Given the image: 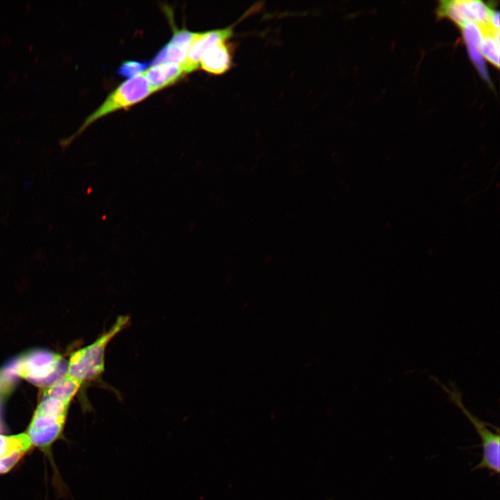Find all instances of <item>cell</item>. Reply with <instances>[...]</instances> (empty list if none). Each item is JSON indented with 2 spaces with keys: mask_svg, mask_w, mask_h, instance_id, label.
I'll list each match as a JSON object with an SVG mask.
<instances>
[{
  "mask_svg": "<svg viewBox=\"0 0 500 500\" xmlns=\"http://www.w3.org/2000/svg\"><path fill=\"white\" fill-rule=\"evenodd\" d=\"M129 319L128 316L118 317L111 327L94 342L74 351L67 362L65 375L82 384L100 376L105 369L107 346L128 326Z\"/></svg>",
  "mask_w": 500,
  "mask_h": 500,
  "instance_id": "1",
  "label": "cell"
},
{
  "mask_svg": "<svg viewBox=\"0 0 500 500\" xmlns=\"http://www.w3.org/2000/svg\"><path fill=\"white\" fill-rule=\"evenodd\" d=\"M153 93L143 73L127 79L110 93L105 101L83 121L78 131L62 144L67 145L97 119L120 109L126 108Z\"/></svg>",
  "mask_w": 500,
  "mask_h": 500,
  "instance_id": "2",
  "label": "cell"
},
{
  "mask_svg": "<svg viewBox=\"0 0 500 500\" xmlns=\"http://www.w3.org/2000/svg\"><path fill=\"white\" fill-rule=\"evenodd\" d=\"M69 405L44 394L28 427V435L32 444L46 448L60 435Z\"/></svg>",
  "mask_w": 500,
  "mask_h": 500,
  "instance_id": "3",
  "label": "cell"
},
{
  "mask_svg": "<svg viewBox=\"0 0 500 500\" xmlns=\"http://www.w3.org/2000/svg\"><path fill=\"white\" fill-rule=\"evenodd\" d=\"M67 364L64 365L60 355L47 351H35L17 360L14 372L32 383L49 386L60 378V369H67Z\"/></svg>",
  "mask_w": 500,
  "mask_h": 500,
  "instance_id": "4",
  "label": "cell"
},
{
  "mask_svg": "<svg viewBox=\"0 0 500 500\" xmlns=\"http://www.w3.org/2000/svg\"><path fill=\"white\" fill-rule=\"evenodd\" d=\"M493 10L478 0H453L441 1L439 15L447 17L462 26L467 22L479 25L488 23Z\"/></svg>",
  "mask_w": 500,
  "mask_h": 500,
  "instance_id": "5",
  "label": "cell"
},
{
  "mask_svg": "<svg viewBox=\"0 0 500 500\" xmlns=\"http://www.w3.org/2000/svg\"><path fill=\"white\" fill-rule=\"evenodd\" d=\"M235 24L228 27L195 33L188 47L187 56L181 65L185 74L191 73L200 67V62L205 53L212 47L222 42H226L233 35Z\"/></svg>",
  "mask_w": 500,
  "mask_h": 500,
  "instance_id": "6",
  "label": "cell"
},
{
  "mask_svg": "<svg viewBox=\"0 0 500 500\" xmlns=\"http://www.w3.org/2000/svg\"><path fill=\"white\" fill-rule=\"evenodd\" d=\"M143 74L155 92L174 84L185 74L181 65L166 63L151 66Z\"/></svg>",
  "mask_w": 500,
  "mask_h": 500,
  "instance_id": "7",
  "label": "cell"
},
{
  "mask_svg": "<svg viewBox=\"0 0 500 500\" xmlns=\"http://www.w3.org/2000/svg\"><path fill=\"white\" fill-rule=\"evenodd\" d=\"M232 65V58L226 42H222L210 49L203 56L200 67L205 72L219 75L226 72Z\"/></svg>",
  "mask_w": 500,
  "mask_h": 500,
  "instance_id": "8",
  "label": "cell"
},
{
  "mask_svg": "<svg viewBox=\"0 0 500 500\" xmlns=\"http://www.w3.org/2000/svg\"><path fill=\"white\" fill-rule=\"evenodd\" d=\"M82 383L65 374L49 386L44 394L69 404Z\"/></svg>",
  "mask_w": 500,
  "mask_h": 500,
  "instance_id": "9",
  "label": "cell"
},
{
  "mask_svg": "<svg viewBox=\"0 0 500 500\" xmlns=\"http://www.w3.org/2000/svg\"><path fill=\"white\" fill-rule=\"evenodd\" d=\"M188 47L168 42L151 60L149 65L173 63L181 65L185 60Z\"/></svg>",
  "mask_w": 500,
  "mask_h": 500,
  "instance_id": "10",
  "label": "cell"
},
{
  "mask_svg": "<svg viewBox=\"0 0 500 500\" xmlns=\"http://www.w3.org/2000/svg\"><path fill=\"white\" fill-rule=\"evenodd\" d=\"M32 446V442L26 433L14 435H0V458L15 452H26Z\"/></svg>",
  "mask_w": 500,
  "mask_h": 500,
  "instance_id": "11",
  "label": "cell"
},
{
  "mask_svg": "<svg viewBox=\"0 0 500 500\" xmlns=\"http://www.w3.org/2000/svg\"><path fill=\"white\" fill-rule=\"evenodd\" d=\"M478 51L482 56L498 67L499 66V31L485 32L478 46Z\"/></svg>",
  "mask_w": 500,
  "mask_h": 500,
  "instance_id": "12",
  "label": "cell"
},
{
  "mask_svg": "<svg viewBox=\"0 0 500 500\" xmlns=\"http://www.w3.org/2000/svg\"><path fill=\"white\" fill-rule=\"evenodd\" d=\"M460 27L467 47L478 49L484 36V31L481 26L476 23L467 22Z\"/></svg>",
  "mask_w": 500,
  "mask_h": 500,
  "instance_id": "13",
  "label": "cell"
},
{
  "mask_svg": "<svg viewBox=\"0 0 500 500\" xmlns=\"http://www.w3.org/2000/svg\"><path fill=\"white\" fill-rule=\"evenodd\" d=\"M149 62L138 60H124L116 70V73L123 77L131 78L144 72Z\"/></svg>",
  "mask_w": 500,
  "mask_h": 500,
  "instance_id": "14",
  "label": "cell"
},
{
  "mask_svg": "<svg viewBox=\"0 0 500 500\" xmlns=\"http://www.w3.org/2000/svg\"><path fill=\"white\" fill-rule=\"evenodd\" d=\"M194 33L185 28L178 29L173 26V35L169 42L189 47Z\"/></svg>",
  "mask_w": 500,
  "mask_h": 500,
  "instance_id": "15",
  "label": "cell"
},
{
  "mask_svg": "<svg viewBox=\"0 0 500 500\" xmlns=\"http://www.w3.org/2000/svg\"><path fill=\"white\" fill-rule=\"evenodd\" d=\"M25 452H15L0 458V474L8 472L24 455Z\"/></svg>",
  "mask_w": 500,
  "mask_h": 500,
  "instance_id": "16",
  "label": "cell"
},
{
  "mask_svg": "<svg viewBox=\"0 0 500 500\" xmlns=\"http://www.w3.org/2000/svg\"><path fill=\"white\" fill-rule=\"evenodd\" d=\"M468 51L472 61L475 63L478 67L480 73L483 77L489 81L488 75L485 69V66L483 62V56L478 51V49L474 47H468Z\"/></svg>",
  "mask_w": 500,
  "mask_h": 500,
  "instance_id": "17",
  "label": "cell"
},
{
  "mask_svg": "<svg viewBox=\"0 0 500 500\" xmlns=\"http://www.w3.org/2000/svg\"><path fill=\"white\" fill-rule=\"evenodd\" d=\"M329 500H332V499H329Z\"/></svg>",
  "mask_w": 500,
  "mask_h": 500,
  "instance_id": "18",
  "label": "cell"
}]
</instances>
